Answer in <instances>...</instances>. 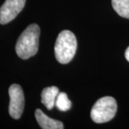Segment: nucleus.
Segmentation results:
<instances>
[{
	"label": "nucleus",
	"instance_id": "1",
	"mask_svg": "<svg viewBox=\"0 0 129 129\" xmlns=\"http://www.w3.org/2000/svg\"><path fill=\"white\" fill-rule=\"evenodd\" d=\"M40 29L36 24H32L25 29L17 42L15 50L17 55L21 59L27 60L38 51Z\"/></svg>",
	"mask_w": 129,
	"mask_h": 129
},
{
	"label": "nucleus",
	"instance_id": "2",
	"mask_svg": "<svg viewBox=\"0 0 129 129\" xmlns=\"http://www.w3.org/2000/svg\"><path fill=\"white\" fill-rule=\"evenodd\" d=\"M77 45V40L73 32L69 30L62 31L55 45L56 60L61 64L70 62L75 55Z\"/></svg>",
	"mask_w": 129,
	"mask_h": 129
},
{
	"label": "nucleus",
	"instance_id": "3",
	"mask_svg": "<svg viewBox=\"0 0 129 129\" xmlns=\"http://www.w3.org/2000/svg\"><path fill=\"white\" fill-rule=\"evenodd\" d=\"M117 111V103L111 96L103 97L98 100L90 111L92 120L97 123H106L112 120Z\"/></svg>",
	"mask_w": 129,
	"mask_h": 129
},
{
	"label": "nucleus",
	"instance_id": "4",
	"mask_svg": "<svg viewBox=\"0 0 129 129\" xmlns=\"http://www.w3.org/2000/svg\"><path fill=\"white\" fill-rule=\"evenodd\" d=\"M10 102L9 113L14 119H19L22 115L24 108V96L22 87L18 84H13L9 88Z\"/></svg>",
	"mask_w": 129,
	"mask_h": 129
},
{
	"label": "nucleus",
	"instance_id": "5",
	"mask_svg": "<svg viewBox=\"0 0 129 129\" xmlns=\"http://www.w3.org/2000/svg\"><path fill=\"white\" fill-rule=\"evenodd\" d=\"M26 0H6L0 8V24L12 21L23 9Z\"/></svg>",
	"mask_w": 129,
	"mask_h": 129
},
{
	"label": "nucleus",
	"instance_id": "6",
	"mask_svg": "<svg viewBox=\"0 0 129 129\" xmlns=\"http://www.w3.org/2000/svg\"><path fill=\"white\" fill-rule=\"evenodd\" d=\"M35 118L38 124L43 129H62L63 123L60 120L52 119L46 115L41 110L37 109L35 111Z\"/></svg>",
	"mask_w": 129,
	"mask_h": 129
},
{
	"label": "nucleus",
	"instance_id": "7",
	"mask_svg": "<svg viewBox=\"0 0 129 129\" xmlns=\"http://www.w3.org/2000/svg\"><path fill=\"white\" fill-rule=\"evenodd\" d=\"M59 93L58 88L55 86L47 87L43 89L41 94V101L48 110H51L55 106V101Z\"/></svg>",
	"mask_w": 129,
	"mask_h": 129
},
{
	"label": "nucleus",
	"instance_id": "8",
	"mask_svg": "<svg viewBox=\"0 0 129 129\" xmlns=\"http://www.w3.org/2000/svg\"><path fill=\"white\" fill-rule=\"evenodd\" d=\"M112 6L118 15L129 19V0H112Z\"/></svg>",
	"mask_w": 129,
	"mask_h": 129
},
{
	"label": "nucleus",
	"instance_id": "9",
	"mask_svg": "<svg viewBox=\"0 0 129 129\" xmlns=\"http://www.w3.org/2000/svg\"><path fill=\"white\" fill-rule=\"evenodd\" d=\"M55 106L58 110L61 111H67L71 108L72 103L68 99V97L65 92L58 93L55 101Z\"/></svg>",
	"mask_w": 129,
	"mask_h": 129
},
{
	"label": "nucleus",
	"instance_id": "10",
	"mask_svg": "<svg viewBox=\"0 0 129 129\" xmlns=\"http://www.w3.org/2000/svg\"><path fill=\"white\" fill-rule=\"evenodd\" d=\"M125 57L126 60L129 62V47L126 49V50L125 52Z\"/></svg>",
	"mask_w": 129,
	"mask_h": 129
}]
</instances>
